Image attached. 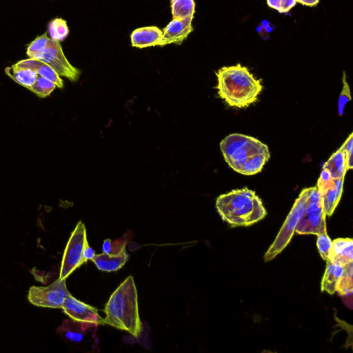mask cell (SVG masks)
<instances>
[{"instance_id": "6da1fadb", "label": "cell", "mask_w": 353, "mask_h": 353, "mask_svg": "<svg viewBox=\"0 0 353 353\" xmlns=\"http://www.w3.org/2000/svg\"><path fill=\"white\" fill-rule=\"evenodd\" d=\"M220 148L229 166L244 175L260 172L270 158L266 144L254 137L239 133L225 137L220 143Z\"/></svg>"}, {"instance_id": "7a4b0ae2", "label": "cell", "mask_w": 353, "mask_h": 353, "mask_svg": "<svg viewBox=\"0 0 353 353\" xmlns=\"http://www.w3.org/2000/svg\"><path fill=\"white\" fill-rule=\"evenodd\" d=\"M215 74L218 94L229 106L248 107L258 100L263 90L261 81L240 63L224 66Z\"/></svg>"}, {"instance_id": "3957f363", "label": "cell", "mask_w": 353, "mask_h": 353, "mask_svg": "<svg viewBox=\"0 0 353 353\" xmlns=\"http://www.w3.org/2000/svg\"><path fill=\"white\" fill-rule=\"evenodd\" d=\"M104 324L138 337L142 330L134 278L128 276L114 291L103 310Z\"/></svg>"}, {"instance_id": "277c9868", "label": "cell", "mask_w": 353, "mask_h": 353, "mask_svg": "<svg viewBox=\"0 0 353 353\" xmlns=\"http://www.w3.org/2000/svg\"><path fill=\"white\" fill-rule=\"evenodd\" d=\"M216 208L221 219L232 227L251 225L267 214L259 196L247 188L219 196Z\"/></svg>"}, {"instance_id": "5b68a950", "label": "cell", "mask_w": 353, "mask_h": 353, "mask_svg": "<svg viewBox=\"0 0 353 353\" xmlns=\"http://www.w3.org/2000/svg\"><path fill=\"white\" fill-rule=\"evenodd\" d=\"M346 172L345 154L339 149L324 164L317 181L327 216H331L339 204Z\"/></svg>"}, {"instance_id": "8992f818", "label": "cell", "mask_w": 353, "mask_h": 353, "mask_svg": "<svg viewBox=\"0 0 353 353\" xmlns=\"http://www.w3.org/2000/svg\"><path fill=\"white\" fill-rule=\"evenodd\" d=\"M305 189V207L295 232L299 234L316 235L327 232L326 214L321 196L316 186Z\"/></svg>"}, {"instance_id": "52a82bcc", "label": "cell", "mask_w": 353, "mask_h": 353, "mask_svg": "<svg viewBox=\"0 0 353 353\" xmlns=\"http://www.w3.org/2000/svg\"><path fill=\"white\" fill-rule=\"evenodd\" d=\"M88 244L84 224L79 221L65 246L60 268L59 279H66L85 261L83 250Z\"/></svg>"}, {"instance_id": "ba28073f", "label": "cell", "mask_w": 353, "mask_h": 353, "mask_svg": "<svg viewBox=\"0 0 353 353\" xmlns=\"http://www.w3.org/2000/svg\"><path fill=\"white\" fill-rule=\"evenodd\" d=\"M305 199L306 189L305 188L296 199L275 240L265 252L264 256L265 262L273 259L283 251L290 243L295 232L297 223L303 214Z\"/></svg>"}, {"instance_id": "9c48e42d", "label": "cell", "mask_w": 353, "mask_h": 353, "mask_svg": "<svg viewBox=\"0 0 353 353\" xmlns=\"http://www.w3.org/2000/svg\"><path fill=\"white\" fill-rule=\"evenodd\" d=\"M50 65L60 77H64L70 81H77L81 70L73 66L65 57L60 41L50 37L45 49L33 58Z\"/></svg>"}, {"instance_id": "30bf717a", "label": "cell", "mask_w": 353, "mask_h": 353, "mask_svg": "<svg viewBox=\"0 0 353 353\" xmlns=\"http://www.w3.org/2000/svg\"><path fill=\"white\" fill-rule=\"evenodd\" d=\"M70 294L65 279L59 278L47 287L32 286L28 291V299L38 307L61 309L65 299Z\"/></svg>"}, {"instance_id": "8fae6325", "label": "cell", "mask_w": 353, "mask_h": 353, "mask_svg": "<svg viewBox=\"0 0 353 353\" xmlns=\"http://www.w3.org/2000/svg\"><path fill=\"white\" fill-rule=\"evenodd\" d=\"M61 309L72 320L97 325L104 324V318L99 314L97 309L77 300L71 294L66 297Z\"/></svg>"}, {"instance_id": "7c38bea8", "label": "cell", "mask_w": 353, "mask_h": 353, "mask_svg": "<svg viewBox=\"0 0 353 353\" xmlns=\"http://www.w3.org/2000/svg\"><path fill=\"white\" fill-rule=\"evenodd\" d=\"M194 17L172 19L162 30L161 46L168 44L180 45L193 31L192 21Z\"/></svg>"}, {"instance_id": "4fadbf2b", "label": "cell", "mask_w": 353, "mask_h": 353, "mask_svg": "<svg viewBox=\"0 0 353 353\" xmlns=\"http://www.w3.org/2000/svg\"><path fill=\"white\" fill-rule=\"evenodd\" d=\"M163 32L157 26H145L135 29L130 35L133 47L145 48L160 46L162 41Z\"/></svg>"}, {"instance_id": "5bb4252c", "label": "cell", "mask_w": 353, "mask_h": 353, "mask_svg": "<svg viewBox=\"0 0 353 353\" xmlns=\"http://www.w3.org/2000/svg\"><path fill=\"white\" fill-rule=\"evenodd\" d=\"M331 262L345 265L353 261V241L350 238H339L332 241L328 259Z\"/></svg>"}, {"instance_id": "9a60e30c", "label": "cell", "mask_w": 353, "mask_h": 353, "mask_svg": "<svg viewBox=\"0 0 353 353\" xmlns=\"http://www.w3.org/2000/svg\"><path fill=\"white\" fill-rule=\"evenodd\" d=\"M14 64L18 67L34 70L39 75L54 83L59 88L63 87V81L61 77L50 65L39 60L28 58Z\"/></svg>"}, {"instance_id": "2e32d148", "label": "cell", "mask_w": 353, "mask_h": 353, "mask_svg": "<svg viewBox=\"0 0 353 353\" xmlns=\"http://www.w3.org/2000/svg\"><path fill=\"white\" fill-rule=\"evenodd\" d=\"M128 258L129 255L125 250L117 254L105 252L96 254L92 261L99 270L109 272L121 269L128 261Z\"/></svg>"}, {"instance_id": "e0dca14e", "label": "cell", "mask_w": 353, "mask_h": 353, "mask_svg": "<svg viewBox=\"0 0 353 353\" xmlns=\"http://www.w3.org/2000/svg\"><path fill=\"white\" fill-rule=\"evenodd\" d=\"M97 325L90 323L65 320L57 331L63 334L68 340L79 342L88 330Z\"/></svg>"}, {"instance_id": "ac0fdd59", "label": "cell", "mask_w": 353, "mask_h": 353, "mask_svg": "<svg viewBox=\"0 0 353 353\" xmlns=\"http://www.w3.org/2000/svg\"><path fill=\"white\" fill-rule=\"evenodd\" d=\"M325 271L322 279L321 291H325L330 294L336 292L338 281L343 274L344 265L336 264L329 260L326 261Z\"/></svg>"}, {"instance_id": "d6986e66", "label": "cell", "mask_w": 353, "mask_h": 353, "mask_svg": "<svg viewBox=\"0 0 353 353\" xmlns=\"http://www.w3.org/2000/svg\"><path fill=\"white\" fill-rule=\"evenodd\" d=\"M6 74L18 84L28 89L36 81L39 74L29 68H21L13 64L5 68Z\"/></svg>"}, {"instance_id": "ffe728a7", "label": "cell", "mask_w": 353, "mask_h": 353, "mask_svg": "<svg viewBox=\"0 0 353 353\" xmlns=\"http://www.w3.org/2000/svg\"><path fill=\"white\" fill-rule=\"evenodd\" d=\"M195 6L194 0H171L172 19L194 17Z\"/></svg>"}, {"instance_id": "44dd1931", "label": "cell", "mask_w": 353, "mask_h": 353, "mask_svg": "<svg viewBox=\"0 0 353 353\" xmlns=\"http://www.w3.org/2000/svg\"><path fill=\"white\" fill-rule=\"evenodd\" d=\"M352 271L353 263H350L344 265V270L341 276L337 285L336 290L341 296L351 295L352 292Z\"/></svg>"}, {"instance_id": "7402d4cb", "label": "cell", "mask_w": 353, "mask_h": 353, "mask_svg": "<svg viewBox=\"0 0 353 353\" xmlns=\"http://www.w3.org/2000/svg\"><path fill=\"white\" fill-rule=\"evenodd\" d=\"M50 37L59 41L64 40L69 34L66 21L61 18L52 20L48 24Z\"/></svg>"}, {"instance_id": "603a6c76", "label": "cell", "mask_w": 353, "mask_h": 353, "mask_svg": "<svg viewBox=\"0 0 353 353\" xmlns=\"http://www.w3.org/2000/svg\"><path fill=\"white\" fill-rule=\"evenodd\" d=\"M56 88L54 83L39 75L35 83L28 90L39 97L44 98L50 95Z\"/></svg>"}, {"instance_id": "cb8c5ba5", "label": "cell", "mask_w": 353, "mask_h": 353, "mask_svg": "<svg viewBox=\"0 0 353 353\" xmlns=\"http://www.w3.org/2000/svg\"><path fill=\"white\" fill-rule=\"evenodd\" d=\"M126 234L117 239L112 241L110 239H106L103 241L102 250L103 252L110 254H119L125 250V246L130 239V237H125Z\"/></svg>"}, {"instance_id": "d4e9b609", "label": "cell", "mask_w": 353, "mask_h": 353, "mask_svg": "<svg viewBox=\"0 0 353 353\" xmlns=\"http://www.w3.org/2000/svg\"><path fill=\"white\" fill-rule=\"evenodd\" d=\"M50 37L48 32L37 36L28 46L26 54L29 58H33L37 54L39 53L45 49Z\"/></svg>"}, {"instance_id": "484cf974", "label": "cell", "mask_w": 353, "mask_h": 353, "mask_svg": "<svg viewBox=\"0 0 353 353\" xmlns=\"http://www.w3.org/2000/svg\"><path fill=\"white\" fill-rule=\"evenodd\" d=\"M316 245L319 251L320 255L324 261H327L329 258L330 250L332 245V241L327 234V232L317 235Z\"/></svg>"}, {"instance_id": "4316f807", "label": "cell", "mask_w": 353, "mask_h": 353, "mask_svg": "<svg viewBox=\"0 0 353 353\" xmlns=\"http://www.w3.org/2000/svg\"><path fill=\"white\" fill-rule=\"evenodd\" d=\"M343 88L338 101V110L339 116L343 114L344 107L347 101L351 99L350 90L349 85L346 81L345 72L343 74Z\"/></svg>"}, {"instance_id": "83f0119b", "label": "cell", "mask_w": 353, "mask_h": 353, "mask_svg": "<svg viewBox=\"0 0 353 353\" xmlns=\"http://www.w3.org/2000/svg\"><path fill=\"white\" fill-rule=\"evenodd\" d=\"M352 143H353V134L351 133L347 139L345 141L343 144L339 148L343 151L345 158V166L347 171L352 168Z\"/></svg>"}, {"instance_id": "f1b7e54d", "label": "cell", "mask_w": 353, "mask_h": 353, "mask_svg": "<svg viewBox=\"0 0 353 353\" xmlns=\"http://www.w3.org/2000/svg\"><path fill=\"white\" fill-rule=\"evenodd\" d=\"M296 3V0H267L268 5L280 13L288 12Z\"/></svg>"}, {"instance_id": "f546056e", "label": "cell", "mask_w": 353, "mask_h": 353, "mask_svg": "<svg viewBox=\"0 0 353 353\" xmlns=\"http://www.w3.org/2000/svg\"><path fill=\"white\" fill-rule=\"evenodd\" d=\"M95 254L96 253L94 250L89 245V244H87L83 254L85 261L86 262L88 260H92Z\"/></svg>"}, {"instance_id": "4dcf8cb0", "label": "cell", "mask_w": 353, "mask_h": 353, "mask_svg": "<svg viewBox=\"0 0 353 353\" xmlns=\"http://www.w3.org/2000/svg\"><path fill=\"white\" fill-rule=\"evenodd\" d=\"M296 2L307 6H314L319 2V0H296Z\"/></svg>"}]
</instances>
